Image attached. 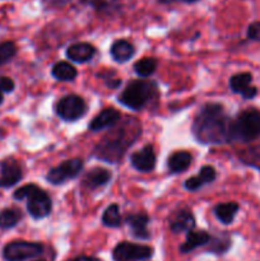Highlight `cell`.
I'll return each instance as SVG.
<instances>
[{"instance_id":"cell-25","label":"cell","mask_w":260,"mask_h":261,"mask_svg":"<svg viewBox=\"0 0 260 261\" xmlns=\"http://www.w3.org/2000/svg\"><path fill=\"white\" fill-rule=\"evenodd\" d=\"M22 214L17 209H4L0 212V229H9L17 226Z\"/></svg>"},{"instance_id":"cell-3","label":"cell","mask_w":260,"mask_h":261,"mask_svg":"<svg viewBox=\"0 0 260 261\" xmlns=\"http://www.w3.org/2000/svg\"><path fill=\"white\" fill-rule=\"evenodd\" d=\"M260 137V111L249 109L242 111L231 122L229 142H251Z\"/></svg>"},{"instance_id":"cell-35","label":"cell","mask_w":260,"mask_h":261,"mask_svg":"<svg viewBox=\"0 0 260 261\" xmlns=\"http://www.w3.org/2000/svg\"><path fill=\"white\" fill-rule=\"evenodd\" d=\"M36 261H45V260H36Z\"/></svg>"},{"instance_id":"cell-23","label":"cell","mask_w":260,"mask_h":261,"mask_svg":"<svg viewBox=\"0 0 260 261\" xmlns=\"http://www.w3.org/2000/svg\"><path fill=\"white\" fill-rule=\"evenodd\" d=\"M53 75L58 81L70 82L75 79L76 69L66 61H59L53 66Z\"/></svg>"},{"instance_id":"cell-32","label":"cell","mask_w":260,"mask_h":261,"mask_svg":"<svg viewBox=\"0 0 260 261\" xmlns=\"http://www.w3.org/2000/svg\"><path fill=\"white\" fill-rule=\"evenodd\" d=\"M160 3H163V4H168V3H173V2H185V3H195L198 0H158Z\"/></svg>"},{"instance_id":"cell-31","label":"cell","mask_w":260,"mask_h":261,"mask_svg":"<svg viewBox=\"0 0 260 261\" xmlns=\"http://www.w3.org/2000/svg\"><path fill=\"white\" fill-rule=\"evenodd\" d=\"M86 4H89L92 5V7H94L96 9H102V8L105 7H109L110 4V0H83Z\"/></svg>"},{"instance_id":"cell-4","label":"cell","mask_w":260,"mask_h":261,"mask_svg":"<svg viewBox=\"0 0 260 261\" xmlns=\"http://www.w3.org/2000/svg\"><path fill=\"white\" fill-rule=\"evenodd\" d=\"M14 199L23 200L27 199V211L35 219H42L51 212V199L42 189L36 185H25L18 189L14 193Z\"/></svg>"},{"instance_id":"cell-29","label":"cell","mask_w":260,"mask_h":261,"mask_svg":"<svg viewBox=\"0 0 260 261\" xmlns=\"http://www.w3.org/2000/svg\"><path fill=\"white\" fill-rule=\"evenodd\" d=\"M247 37L252 41H260V22H254L249 25Z\"/></svg>"},{"instance_id":"cell-7","label":"cell","mask_w":260,"mask_h":261,"mask_svg":"<svg viewBox=\"0 0 260 261\" xmlns=\"http://www.w3.org/2000/svg\"><path fill=\"white\" fill-rule=\"evenodd\" d=\"M87 103L82 97L69 94L63 97L56 105V114L65 121H75L86 115Z\"/></svg>"},{"instance_id":"cell-12","label":"cell","mask_w":260,"mask_h":261,"mask_svg":"<svg viewBox=\"0 0 260 261\" xmlns=\"http://www.w3.org/2000/svg\"><path fill=\"white\" fill-rule=\"evenodd\" d=\"M22 178V168L15 160H7L2 163L0 188H12Z\"/></svg>"},{"instance_id":"cell-2","label":"cell","mask_w":260,"mask_h":261,"mask_svg":"<svg viewBox=\"0 0 260 261\" xmlns=\"http://www.w3.org/2000/svg\"><path fill=\"white\" fill-rule=\"evenodd\" d=\"M157 86L153 82L144 79L133 81L120 94L119 102L127 109L139 111L147 107L157 97Z\"/></svg>"},{"instance_id":"cell-22","label":"cell","mask_w":260,"mask_h":261,"mask_svg":"<svg viewBox=\"0 0 260 261\" xmlns=\"http://www.w3.org/2000/svg\"><path fill=\"white\" fill-rule=\"evenodd\" d=\"M237 212H239V204L233 203V201H231V203L218 204L214 208V214L218 218V221L222 222L223 224H231L233 222Z\"/></svg>"},{"instance_id":"cell-11","label":"cell","mask_w":260,"mask_h":261,"mask_svg":"<svg viewBox=\"0 0 260 261\" xmlns=\"http://www.w3.org/2000/svg\"><path fill=\"white\" fill-rule=\"evenodd\" d=\"M130 161L135 170L140 172H150L155 167V153L152 145H145L144 148L130 155Z\"/></svg>"},{"instance_id":"cell-8","label":"cell","mask_w":260,"mask_h":261,"mask_svg":"<svg viewBox=\"0 0 260 261\" xmlns=\"http://www.w3.org/2000/svg\"><path fill=\"white\" fill-rule=\"evenodd\" d=\"M153 249L144 245L132 244V242H120L112 251L115 261H140L152 257Z\"/></svg>"},{"instance_id":"cell-18","label":"cell","mask_w":260,"mask_h":261,"mask_svg":"<svg viewBox=\"0 0 260 261\" xmlns=\"http://www.w3.org/2000/svg\"><path fill=\"white\" fill-rule=\"evenodd\" d=\"M110 180H111V172L109 170H106V168H93L84 176L83 186L89 189V190H94V189L105 186Z\"/></svg>"},{"instance_id":"cell-30","label":"cell","mask_w":260,"mask_h":261,"mask_svg":"<svg viewBox=\"0 0 260 261\" xmlns=\"http://www.w3.org/2000/svg\"><path fill=\"white\" fill-rule=\"evenodd\" d=\"M14 89V82L8 76H0V92L3 93H10Z\"/></svg>"},{"instance_id":"cell-15","label":"cell","mask_w":260,"mask_h":261,"mask_svg":"<svg viewBox=\"0 0 260 261\" xmlns=\"http://www.w3.org/2000/svg\"><path fill=\"white\" fill-rule=\"evenodd\" d=\"M96 54V48L93 45L87 42H79L74 43V45L69 46L66 50V56L70 59L74 63H87L91 60Z\"/></svg>"},{"instance_id":"cell-21","label":"cell","mask_w":260,"mask_h":261,"mask_svg":"<svg viewBox=\"0 0 260 261\" xmlns=\"http://www.w3.org/2000/svg\"><path fill=\"white\" fill-rule=\"evenodd\" d=\"M134 53V46L126 40H117L111 46V56L117 63H126L133 58Z\"/></svg>"},{"instance_id":"cell-24","label":"cell","mask_w":260,"mask_h":261,"mask_svg":"<svg viewBox=\"0 0 260 261\" xmlns=\"http://www.w3.org/2000/svg\"><path fill=\"white\" fill-rule=\"evenodd\" d=\"M102 223L106 227H111V228L121 226L122 219L120 216L119 206L116 204H111L110 206H107L106 211L103 212V216H102Z\"/></svg>"},{"instance_id":"cell-17","label":"cell","mask_w":260,"mask_h":261,"mask_svg":"<svg viewBox=\"0 0 260 261\" xmlns=\"http://www.w3.org/2000/svg\"><path fill=\"white\" fill-rule=\"evenodd\" d=\"M195 227V218L193 213L186 209L177 212L170 222V228L173 233H181V232H189Z\"/></svg>"},{"instance_id":"cell-16","label":"cell","mask_w":260,"mask_h":261,"mask_svg":"<svg viewBox=\"0 0 260 261\" xmlns=\"http://www.w3.org/2000/svg\"><path fill=\"white\" fill-rule=\"evenodd\" d=\"M216 170L212 166H204V167L200 168L198 176H194V177L186 180L185 188L189 191H196L203 188L204 185H206V184H211L212 181L216 180Z\"/></svg>"},{"instance_id":"cell-28","label":"cell","mask_w":260,"mask_h":261,"mask_svg":"<svg viewBox=\"0 0 260 261\" xmlns=\"http://www.w3.org/2000/svg\"><path fill=\"white\" fill-rule=\"evenodd\" d=\"M15 54H17V46L14 43L10 41L0 43V66L7 64Z\"/></svg>"},{"instance_id":"cell-20","label":"cell","mask_w":260,"mask_h":261,"mask_svg":"<svg viewBox=\"0 0 260 261\" xmlns=\"http://www.w3.org/2000/svg\"><path fill=\"white\" fill-rule=\"evenodd\" d=\"M191 154L186 150H178V152L172 153L168 158V170L171 173H180L188 170L189 166L191 165Z\"/></svg>"},{"instance_id":"cell-1","label":"cell","mask_w":260,"mask_h":261,"mask_svg":"<svg viewBox=\"0 0 260 261\" xmlns=\"http://www.w3.org/2000/svg\"><path fill=\"white\" fill-rule=\"evenodd\" d=\"M231 122L221 105L208 103L196 115L191 130L199 143L222 144L229 142Z\"/></svg>"},{"instance_id":"cell-5","label":"cell","mask_w":260,"mask_h":261,"mask_svg":"<svg viewBox=\"0 0 260 261\" xmlns=\"http://www.w3.org/2000/svg\"><path fill=\"white\" fill-rule=\"evenodd\" d=\"M140 130L138 126L135 129L130 127V129L120 130L117 137L114 139H103L102 144L96 148V155L98 158H103L107 162H116L119 158L122 157L126 148L137 139Z\"/></svg>"},{"instance_id":"cell-19","label":"cell","mask_w":260,"mask_h":261,"mask_svg":"<svg viewBox=\"0 0 260 261\" xmlns=\"http://www.w3.org/2000/svg\"><path fill=\"white\" fill-rule=\"evenodd\" d=\"M211 241V236L206 233L205 231H189L188 236H186V241L180 246V251L184 254L191 252L193 250L198 249V247L204 246V245L209 244Z\"/></svg>"},{"instance_id":"cell-9","label":"cell","mask_w":260,"mask_h":261,"mask_svg":"<svg viewBox=\"0 0 260 261\" xmlns=\"http://www.w3.org/2000/svg\"><path fill=\"white\" fill-rule=\"evenodd\" d=\"M82 170H83V161L79 158H73V160L64 161L58 167H54L53 170L48 171L46 178L53 185H61L68 180L75 178Z\"/></svg>"},{"instance_id":"cell-6","label":"cell","mask_w":260,"mask_h":261,"mask_svg":"<svg viewBox=\"0 0 260 261\" xmlns=\"http://www.w3.org/2000/svg\"><path fill=\"white\" fill-rule=\"evenodd\" d=\"M43 252V246L37 242L14 241L4 247V257L7 261H24L38 256Z\"/></svg>"},{"instance_id":"cell-10","label":"cell","mask_w":260,"mask_h":261,"mask_svg":"<svg viewBox=\"0 0 260 261\" xmlns=\"http://www.w3.org/2000/svg\"><path fill=\"white\" fill-rule=\"evenodd\" d=\"M252 76L250 73H239L235 74L229 79V88L233 93H239L245 99H251L256 96V87L251 86Z\"/></svg>"},{"instance_id":"cell-27","label":"cell","mask_w":260,"mask_h":261,"mask_svg":"<svg viewBox=\"0 0 260 261\" xmlns=\"http://www.w3.org/2000/svg\"><path fill=\"white\" fill-rule=\"evenodd\" d=\"M240 160L245 165H249L251 167L260 170V147H252L249 149H245L240 153Z\"/></svg>"},{"instance_id":"cell-34","label":"cell","mask_w":260,"mask_h":261,"mask_svg":"<svg viewBox=\"0 0 260 261\" xmlns=\"http://www.w3.org/2000/svg\"><path fill=\"white\" fill-rule=\"evenodd\" d=\"M3 99H4V97H3V92H0V105L3 103Z\"/></svg>"},{"instance_id":"cell-26","label":"cell","mask_w":260,"mask_h":261,"mask_svg":"<svg viewBox=\"0 0 260 261\" xmlns=\"http://www.w3.org/2000/svg\"><path fill=\"white\" fill-rule=\"evenodd\" d=\"M157 69V60L153 58H144L142 60L137 61L134 65L135 73L142 78H147L150 74H153Z\"/></svg>"},{"instance_id":"cell-33","label":"cell","mask_w":260,"mask_h":261,"mask_svg":"<svg viewBox=\"0 0 260 261\" xmlns=\"http://www.w3.org/2000/svg\"><path fill=\"white\" fill-rule=\"evenodd\" d=\"M73 261H101V260L96 259V257H88V256H79V257H76V259H74Z\"/></svg>"},{"instance_id":"cell-14","label":"cell","mask_w":260,"mask_h":261,"mask_svg":"<svg viewBox=\"0 0 260 261\" xmlns=\"http://www.w3.org/2000/svg\"><path fill=\"white\" fill-rule=\"evenodd\" d=\"M120 120V112L115 109H105L99 112L89 124V130L92 132H99L106 127H111L116 125Z\"/></svg>"},{"instance_id":"cell-13","label":"cell","mask_w":260,"mask_h":261,"mask_svg":"<svg viewBox=\"0 0 260 261\" xmlns=\"http://www.w3.org/2000/svg\"><path fill=\"white\" fill-rule=\"evenodd\" d=\"M126 223L129 224L132 233L135 239L140 240H148L149 239V231H148V223H149V218L147 214L138 213V214H130L126 217Z\"/></svg>"}]
</instances>
